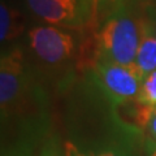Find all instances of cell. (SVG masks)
Listing matches in <instances>:
<instances>
[{
    "instance_id": "obj_9",
    "label": "cell",
    "mask_w": 156,
    "mask_h": 156,
    "mask_svg": "<svg viewBox=\"0 0 156 156\" xmlns=\"http://www.w3.org/2000/svg\"><path fill=\"white\" fill-rule=\"evenodd\" d=\"M135 100L144 105L156 107V70L144 77Z\"/></svg>"
},
{
    "instance_id": "obj_10",
    "label": "cell",
    "mask_w": 156,
    "mask_h": 156,
    "mask_svg": "<svg viewBox=\"0 0 156 156\" xmlns=\"http://www.w3.org/2000/svg\"><path fill=\"white\" fill-rule=\"evenodd\" d=\"M62 152H64V156H86L83 151L80 150L72 142H65L64 148H62Z\"/></svg>"
},
{
    "instance_id": "obj_6",
    "label": "cell",
    "mask_w": 156,
    "mask_h": 156,
    "mask_svg": "<svg viewBox=\"0 0 156 156\" xmlns=\"http://www.w3.org/2000/svg\"><path fill=\"white\" fill-rule=\"evenodd\" d=\"M134 65L143 77L156 70V35L146 16H142L140 20V39Z\"/></svg>"
},
{
    "instance_id": "obj_5",
    "label": "cell",
    "mask_w": 156,
    "mask_h": 156,
    "mask_svg": "<svg viewBox=\"0 0 156 156\" xmlns=\"http://www.w3.org/2000/svg\"><path fill=\"white\" fill-rule=\"evenodd\" d=\"M92 74L100 91L115 105L134 100L144 80L134 62L130 65L96 62L92 68Z\"/></svg>"
},
{
    "instance_id": "obj_14",
    "label": "cell",
    "mask_w": 156,
    "mask_h": 156,
    "mask_svg": "<svg viewBox=\"0 0 156 156\" xmlns=\"http://www.w3.org/2000/svg\"><path fill=\"white\" fill-rule=\"evenodd\" d=\"M39 156H64V152H60L55 146H47V147L43 148Z\"/></svg>"
},
{
    "instance_id": "obj_12",
    "label": "cell",
    "mask_w": 156,
    "mask_h": 156,
    "mask_svg": "<svg viewBox=\"0 0 156 156\" xmlns=\"http://www.w3.org/2000/svg\"><path fill=\"white\" fill-rule=\"evenodd\" d=\"M147 130L151 135V138L156 139V107L152 112V116H151V119H150V122L147 125Z\"/></svg>"
},
{
    "instance_id": "obj_4",
    "label": "cell",
    "mask_w": 156,
    "mask_h": 156,
    "mask_svg": "<svg viewBox=\"0 0 156 156\" xmlns=\"http://www.w3.org/2000/svg\"><path fill=\"white\" fill-rule=\"evenodd\" d=\"M30 50L39 61L46 65L58 66L73 60L77 55V39L69 29L53 25H39L27 33Z\"/></svg>"
},
{
    "instance_id": "obj_13",
    "label": "cell",
    "mask_w": 156,
    "mask_h": 156,
    "mask_svg": "<svg viewBox=\"0 0 156 156\" xmlns=\"http://www.w3.org/2000/svg\"><path fill=\"white\" fill-rule=\"evenodd\" d=\"M146 17H147L148 22H150V26H151L152 31L155 33V35H156V5L148 9V13L146 14Z\"/></svg>"
},
{
    "instance_id": "obj_15",
    "label": "cell",
    "mask_w": 156,
    "mask_h": 156,
    "mask_svg": "<svg viewBox=\"0 0 156 156\" xmlns=\"http://www.w3.org/2000/svg\"><path fill=\"white\" fill-rule=\"evenodd\" d=\"M150 156H156V146H155V147L152 148V151H151V152H150Z\"/></svg>"
},
{
    "instance_id": "obj_8",
    "label": "cell",
    "mask_w": 156,
    "mask_h": 156,
    "mask_svg": "<svg viewBox=\"0 0 156 156\" xmlns=\"http://www.w3.org/2000/svg\"><path fill=\"white\" fill-rule=\"evenodd\" d=\"M131 143L122 142V140H109L103 143L100 147H98L89 152H85L86 156H134V151L131 148Z\"/></svg>"
},
{
    "instance_id": "obj_7",
    "label": "cell",
    "mask_w": 156,
    "mask_h": 156,
    "mask_svg": "<svg viewBox=\"0 0 156 156\" xmlns=\"http://www.w3.org/2000/svg\"><path fill=\"white\" fill-rule=\"evenodd\" d=\"M25 31V21L17 8L3 0L0 4V41L2 44L17 39Z\"/></svg>"
},
{
    "instance_id": "obj_1",
    "label": "cell",
    "mask_w": 156,
    "mask_h": 156,
    "mask_svg": "<svg viewBox=\"0 0 156 156\" xmlns=\"http://www.w3.org/2000/svg\"><path fill=\"white\" fill-rule=\"evenodd\" d=\"M140 20L142 16H136L122 0L111 5L104 17L98 20L92 27H87L94 41L95 64H133L140 39Z\"/></svg>"
},
{
    "instance_id": "obj_2",
    "label": "cell",
    "mask_w": 156,
    "mask_h": 156,
    "mask_svg": "<svg viewBox=\"0 0 156 156\" xmlns=\"http://www.w3.org/2000/svg\"><path fill=\"white\" fill-rule=\"evenodd\" d=\"M37 83L26 70L23 55L20 48L2 55L0 62V107L2 122L22 117V111L30 109V103H37L39 96Z\"/></svg>"
},
{
    "instance_id": "obj_11",
    "label": "cell",
    "mask_w": 156,
    "mask_h": 156,
    "mask_svg": "<svg viewBox=\"0 0 156 156\" xmlns=\"http://www.w3.org/2000/svg\"><path fill=\"white\" fill-rule=\"evenodd\" d=\"M94 2V5H95V11H96V17H98V13H99L100 8L101 7H109V5H113V4L119 3V2H122V0H92Z\"/></svg>"
},
{
    "instance_id": "obj_3",
    "label": "cell",
    "mask_w": 156,
    "mask_h": 156,
    "mask_svg": "<svg viewBox=\"0 0 156 156\" xmlns=\"http://www.w3.org/2000/svg\"><path fill=\"white\" fill-rule=\"evenodd\" d=\"M29 13L47 25L85 30L96 22L92 0H25Z\"/></svg>"
}]
</instances>
